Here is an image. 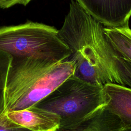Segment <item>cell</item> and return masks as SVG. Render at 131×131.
Here are the masks:
<instances>
[{
  "mask_svg": "<svg viewBox=\"0 0 131 131\" xmlns=\"http://www.w3.org/2000/svg\"><path fill=\"white\" fill-rule=\"evenodd\" d=\"M32 0H0V8L6 9L15 5L26 6Z\"/></svg>",
  "mask_w": 131,
  "mask_h": 131,
  "instance_id": "cell-12",
  "label": "cell"
},
{
  "mask_svg": "<svg viewBox=\"0 0 131 131\" xmlns=\"http://www.w3.org/2000/svg\"><path fill=\"white\" fill-rule=\"evenodd\" d=\"M120 131H131V127L130 128H125L123 127L122 128Z\"/></svg>",
  "mask_w": 131,
  "mask_h": 131,
  "instance_id": "cell-13",
  "label": "cell"
},
{
  "mask_svg": "<svg viewBox=\"0 0 131 131\" xmlns=\"http://www.w3.org/2000/svg\"><path fill=\"white\" fill-rule=\"evenodd\" d=\"M104 105L103 86L73 75L36 106L57 114L60 117L59 127H68Z\"/></svg>",
  "mask_w": 131,
  "mask_h": 131,
  "instance_id": "cell-3",
  "label": "cell"
},
{
  "mask_svg": "<svg viewBox=\"0 0 131 131\" xmlns=\"http://www.w3.org/2000/svg\"><path fill=\"white\" fill-rule=\"evenodd\" d=\"M11 60L9 54L0 50V115L5 113V89Z\"/></svg>",
  "mask_w": 131,
  "mask_h": 131,
  "instance_id": "cell-10",
  "label": "cell"
},
{
  "mask_svg": "<svg viewBox=\"0 0 131 131\" xmlns=\"http://www.w3.org/2000/svg\"><path fill=\"white\" fill-rule=\"evenodd\" d=\"M105 106L120 120L123 127H131V88L114 83L103 86Z\"/></svg>",
  "mask_w": 131,
  "mask_h": 131,
  "instance_id": "cell-7",
  "label": "cell"
},
{
  "mask_svg": "<svg viewBox=\"0 0 131 131\" xmlns=\"http://www.w3.org/2000/svg\"><path fill=\"white\" fill-rule=\"evenodd\" d=\"M12 57V56H11ZM72 60L12 57L6 82L5 113L36 105L73 75Z\"/></svg>",
  "mask_w": 131,
  "mask_h": 131,
  "instance_id": "cell-1",
  "label": "cell"
},
{
  "mask_svg": "<svg viewBox=\"0 0 131 131\" xmlns=\"http://www.w3.org/2000/svg\"><path fill=\"white\" fill-rule=\"evenodd\" d=\"M96 47L112 82L131 88V62L118 54L104 35L99 37Z\"/></svg>",
  "mask_w": 131,
  "mask_h": 131,
  "instance_id": "cell-5",
  "label": "cell"
},
{
  "mask_svg": "<svg viewBox=\"0 0 131 131\" xmlns=\"http://www.w3.org/2000/svg\"><path fill=\"white\" fill-rule=\"evenodd\" d=\"M0 131H32L10 119L5 113L0 115Z\"/></svg>",
  "mask_w": 131,
  "mask_h": 131,
  "instance_id": "cell-11",
  "label": "cell"
},
{
  "mask_svg": "<svg viewBox=\"0 0 131 131\" xmlns=\"http://www.w3.org/2000/svg\"><path fill=\"white\" fill-rule=\"evenodd\" d=\"M103 31L108 41L118 54L131 62V29L129 26L105 27Z\"/></svg>",
  "mask_w": 131,
  "mask_h": 131,
  "instance_id": "cell-9",
  "label": "cell"
},
{
  "mask_svg": "<svg viewBox=\"0 0 131 131\" xmlns=\"http://www.w3.org/2000/svg\"><path fill=\"white\" fill-rule=\"evenodd\" d=\"M92 17L106 27L128 26L131 0H75Z\"/></svg>",
  "mask_w": 131,
  "mask_h": 131,
  "instance_id": "cell-4",
  "label": "cell"
},
{
  "mask_svg": "<svg viewBox=\"0 0 131 131\" xmlns=\"http://www.w3.org/2000/svg\"><path fill=\"white\" fill-rule=\"evenodd\" d=\"M123 127L119 118L104 105L77 123L59 127L56 131H120Z\"/></svg>",
  "mask_w": 131,
  "mask_h": 131,
  "instance_id": "cell-8",
  "label": "cell"
},
{
  "mask_svg": "<svg viewBox=\"0 0 131 131\" xmlns=\"http://www.w3.org/2000/svg\"><path fill=\"white\" fill-rule=\"evenodd\" d=\"M5 113L12 121L32 131H56L60 126L59 116L36 105Z\"/></svg>",
  "mask_w": 131,
  "mask_h": 131,
  "instance_id": "cell-6",
  "label": "cell"
},
{
  "mask_svg": "<svg viewBox=\"0 0 131 131\" xmlns=\"http://www.w3.org/2000/svg\"><path fill=\"white\" fill-rule=\"evenodd\" d=\"M58 32L54 27L31 21L0 27V50L12 57L63 61L70 57L71 51Z\"/></svg>",
  "mask_w": 131,
  "mask_h": 131,
  "instance_id": "cell-2",
  "label": "cell"
}]
</instances>
